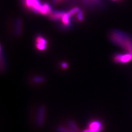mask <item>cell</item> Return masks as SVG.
<instances>
[{
  "label": "cell",
  "instance_id": "6da1fadb",
  "mask_svg": "<svg viewBox=\"0 0 132 132\" xmlns=\"http://www.w3.org/2000/svg\"><path fill=\"white\" fill-rule=\"evenodd\" d=\"M109 37L113 44L132 55V35L122 30L114 29L110 31Z\"/></svg>",
  "mask_w": 132,
  "mask_h": 132
},
{
  "label": "cell",
  "instance_id": "7a4b0ae2",
  "mask_svg": "<svg viewBox=\"0 0 132 132\" xmlns=\"http://www.w3.org/2000/svg\"><path fill=\"white\" fill-rule=\"evenodd\" d=\"M112 59L115 63L126 64L132 61V55L126 52H117L114 54Z\"/></svg>",
  "mask_w": 132,
  "mask_h": 132
},
{
  "label": "cell",
  "instance_id": "3957f363",
  "mask_svg": "<svg viewBox=\"0 0 132 132\" xmlns=\"http://www.w3.org/2000/svg\"><path fill=\"white\" fill-rule=\"evenodd\" d=\"M36 47L39 50H44L46 48L47 41L43 36L39 35L36 37Z\"/></svg>",
  "mask_w": 132,
  "mask_h": 132
},
{
  "label": "cell",
  "instance_id": "277c9868",
  "mask_svg": "<svg viewBox=\"0 0 132 132\" xmlns=\"http://www.w3.org/2000/svg\"><path fill=\"white\" fill-rule=\"evenodd\" d=\"M102 124L99 121L92 122L89 125V128L86 130L87 132H100L102 131Z\"/></svg>",
  "mask_w": 132,
  "mask_h": 132
},
{
  "label": "cell",
  "instance_id": "5b68a950",
  "mask_svg": "<svg viewBox=\"0 0 132 132\" xmlns=\"http://www.w3.org/2000/svg\"><path fill=\"white\" fill-rule=\"evenodd\" d=\"M66 12L64 11H51L49 14V17L52 21H57L62 19L63 15Z\"/></svg>",
  "mask_w": 132,
  "mask_h": 132
},
{
  "label": "cell",
  "instance_id": "8992f818",
  "mask_svg": "<svg viewBox=\"0 0 132 132\" xmlns=\"http://www.w3.org/2000/svg\"><path fill=\"white\" fill-rule=\"evenodd\" d=\"M44 107H41L38 111L37 123L39 126H42L44 122Z\"/></svg>",
  "mask_w": 132,
  "mask_h": 132
},
{
  "label": "cell",
  "instance_id": "52a82bcc",
  "mask_svg": "<svg viewBox=\"0 0 132 132\" xmlns=\"http://www.w3.org/2000/svg\"><path fill=\"white\" fill-rule=\"evenodd\" d=\"M71 15L68 12L65 13V14L62 18V21L63 25L65 27H68L70 26L71 25Z\"/></svg>",
  "mask_w": 132,
  "mask_h": 132
},
{
  "label": "cell",
  "instance_id": "ba28073f",
  "mask_svg": "<svg viewBox=\"0 0 132 132\" xmlns=\"http://www.w3.org/2000/svg\"><path fill=\"white\" fill-rule=\"evenodd\" d=\"M22 28V23L20 19H18L16 21L15 33L17 35H19L21 32Z\"/></svg>",
  "mask_w": 132,
  "mask_h": 132
},
{
  "label": "cell",
  "instance_id": "9c48e42d",
  "mask_svg": "<svg viewBox=\"0 0 132 132\" xmlns=\"http://www.w3.org/2000/svg\"><path fill=\"white\" fill-rule=\"evenodd\" d=\"M77 19L79 21H82L83 19V12L81 10H79L78 13H77Z\"/></svg>",
  "mask_w": 132,
  "mask_h": 132
},
{
  "label": "cell",
  "instance_id": "30bf717a",
  "mask_svg": "<svg viewBox=\"0 0 132 132\" xmlns=\"http://www.w3.org/2000/svg\"><path fill=\"white\" fill-rule=\"evenodd\" d=\"M69 125L74 131L76 132L78 131V128L77 127V126L75 125V124L73 123V122H72V121L69 122Z\"/></svg>",
  "mask_w": 132,
  "mask_h": 132
},
{
  "label": "cell",
  "instance_id": "8fae6325",
  "mask_svg": "<svg viewBox=\"0 0 132 132\" xmlns=\"http://www.w3.org/2000/svg\"><path fill=\"white\" fill-rule=\"evenodd\" d=\"M57 130L59 132H75L74 131H71V130H69L68 129H65L64 128H62V127H59L57 129Z\"/></svg>",
  "mask_w": 132,
  "mask_h": 132
},
{
  "label": "cell",
  "instance_id": "7c38bea8",
  "mask_svg": "<svg viewBox=\"0 0 132 132\" xmlns=\"http://www.w3.org/2000/svg\"><path fill=\"white\" fill-rule=\"evenodd\" d=\"M44 78L42 77H36L33 78V80L36 82H41L44 80Z\"/></svg>",
  "mask_w": 132,
  "mask_h": 132
},
{
  "label": "cell",
  "instance_id": "4fadbf2b",
  "mask_svg": "<svg viewBox=\"0 0 132 132\" xmlns=\"http://www.w3.org/2000/svg\"><path fill=\"white\" fill-rule=\"evenodd\" d=\"M61 66L62 67L64 68H66L68 67V65L67 63H63L62 64H61Z\"/></svg>",
  "mask_w": 132,
  "mask_h": 132
},
{
  "label": "cell",
  "instance_id": "5bb4252c",
  "mask_svg": "<svg viewBox=\"0 0 132 132\" xmlns=\"http://www.w3.org/2000/svg\"><path fill=\"white\" fill-rule=\"evenodd\" d=\"M53 0V2H54V3H56V2H57L61 0Z\"/></svg>",
  "mask_w": 132,
  "mask_h": 132
},
{
  "label": "cell",
  "instance_id": "9a60e30c",
  "mask_svg": "<svg viewBox=\"0 0 132 132\" xmlns=\"http://www.w3.org/2000/svg\"></svg>",
  "mask_w": 132,
  "mask_h": 132
}]
</instances>
